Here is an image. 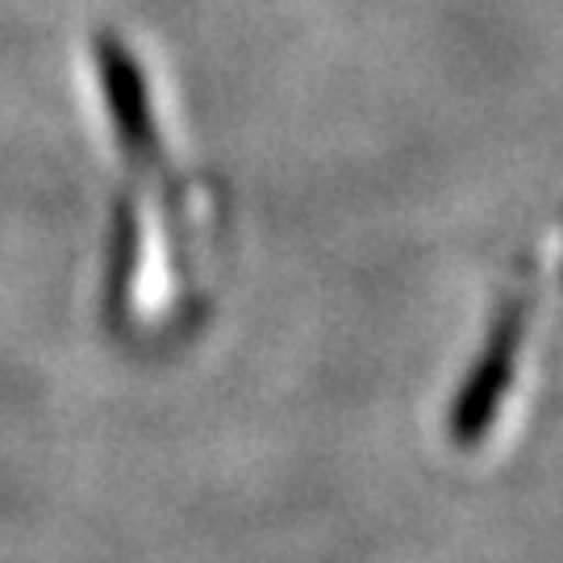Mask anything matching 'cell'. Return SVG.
I'll return each instance as SVG.
<instances>
[{"label": "cell", "instance_id": "1", "mask_svg": "<svg viewBox=\"0 0 563 563\" xmlns=\"http://www.w3.org/2000/svg\"><path fill=\"white\" fill-rule=\"evenodd\" d=\"M97 51H101L104 101H109L121 146L139 163H151L155 130H151V104H146V88H142V76L139 67H134V55L118 38H109V34L97 42Z\"/></svg>", "mask_w": 563, "mask_h": 563}]
</instances>
